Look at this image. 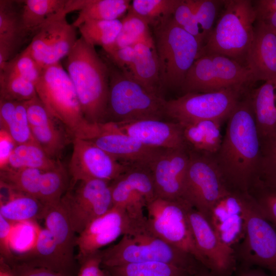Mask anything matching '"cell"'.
<instances>
[{"instance_id": "cell-1", "label": "cell", "mask_w": 276, "mask_h": 276, "mask_svg": "<svg viewBox=\"0 0 276 276\" xmlns=\"http://www.w3.org/2000/svg\"><path fill=\"white\" fill-rule=\"evenodd\" d=\"M214 156L231 189L249 193L257 185L261 142L249 94L240 100L229 116L221 146Z\"/></svg>"}, {"instance_id": "cell-2", "label": "cell", "mask_w": 276, "mask_h": 276, "mask_svg": "<svg viewBox=\"0 0 276 276\" xmlns=\"http://www.w3.org/2000/svg\"><path fill=\"white\" fill-rule=\"evenodd\" d=\"M64 63L85 119L91 124L105 123L109 83L105 59L80 37Z\"/></svg>"}, {"instance_id": "cell-3", "label": "cell", "mask_w": 276, "mask_h": 276, "mask_svg": "<svg viewBox=\"0 0 276 276\" xmlns=\"http://www.w3.org/2000/svg\"><path fill=\"white\" fill-rule=\"evenodd\" d=\"M35 86L48 111L72 139L89 140L97 134L99 124H91L84 118L73 83L60 62L43 68Z\"/></svg>"}, {"instance_id": "cell-4", "label": "cell", "mask_w": 276, "mask_h": 276, "mask_svg": "<svg viewBox=\"0 0 276 276\" xmlns=\"http://www.w3.org/2000/svg\"><path fill=\"white\" fill-rule=\"evenodd\" d=\"M102 267L160 262L183 268L195 274L203 266L191 254L166 243L145 225L124 235L116 244L101 250Z\"/></svg>"}, {"instance_id": "cell-5", "label": "cell", "mask_w": 276, "mask_h": 276, "mask_svg": "<svg viewBox=\"0 0 276 276\" xmlns=\"http://www.w3.org/2000/svg\"><path fill=\"white\" fill-rule=\"evenodd\" d=\"M109 94L105 122L124 123L166 117V101L126 75L106 57Z\"/></svg>"}, {"instance_id": "cell-6", "label": "cell", "mask_w": 276, "mask_h": 276, "mask_svg": "<svg viewBox=\"0 0 276 276\" xmlns=\"http://www.w3.org/2000/svg\"><path fill=\"white\" fill-rule=\"evenodd\" d=\"M225 9L199 51L198 58L219 54L240 63L253 40L256 16L252 1H225Z\"/></svg>"}, {"instance_id": "cell-7", "label": "cell", "mask_w": 276, "mask_h": 276, "mask_svg": "<svg viewBox=\"0 0 276 276\" xmlns=\"http://www.w3.org/2000/svg\"><path fill=\"white\" fill-rule=\"evenodd\" d=\"M153 33L161 90L180 89L201 46L195 37L176 24L172 16L154 26Z\"/></svg>"}, {"instance_id": "cell-8", "label": "cell", "mask_w": 276, "mask_h": 276, "mask_svg": "<svg viewBox=\"0 0 276 276\" xmlns=\"http://www.w3.org/2000/svg\"><path fill=\"white\" fill-rule=\"evenodd\" d=\"M182 199L208 220L215 203L231 190L214 155L189 149Z\"/></svg>"}, {"instance_id": "cell-9", "label": "cell", "mask_w": 276, "mask_h": 276, "mask_svg": "<svg viewBox=\"0 0 276 276\" xmlns=\"http://www.w3.org/2000/svg\"><path fill=\"white\" fill-rule=\"evenodd\" d=\"M191 206L183 199L156 197L147 204L146 226L154 236L194 257L203 266L188 218Z\"/></svg>"}, {"instance_id": "cell-10", "label": "cell", "mask_w": 276, "mask_h": 276, "mask_svg": "<svg viewBox=\"0 0 276 276\" xmlns=\"http://www.w3.org/2000/svg\"><path fill=\"white\" fill-rule=\"evenodd\" d=\"M254 82L250 72L238 61L219 54L197 58L188 71L180 89L183 94L208 93Z\"/></svg>"}, {"instance_id": "cell-11", "label": "cell", "mask_w": 276, "mask_h": 276, "mask_svg": "<svg viewBox=\"0 0 276 276\" xmlns=\"http://www.w3.org/2000/svg\"><path fill=\"white\" fill-rule=\"evenodd\" d=\"M246 233L234 249L243 267L256 265L276 276V229L261 212L249 193L245 200Z\"/></svg>"}, {"instance_id": "cell-12", "label": "cell", "mask_w": 276, "mask_h": 276, "mask_svg": "<svg viewBox=\"0 0 276 276\" xmlns=\"http://www.w3.org/2000/svg\"><path fill=\"white\" fill-rule=\"evenodd\" d=\"M245 93L235 87L208 93H189L169 101L166 116L181 125L205 120H227Z\"/></svg>"}, {"instance_id": "cell-13", "label": "cell", "mask_w": 276, "mask_h": 276, "mask_svg": "<svg viewBox=\"0 0 276 276\" xmlns=\"http://www.w3.org/2000/svg\"><path fill=\"white\" fill-rule=\"evenodd\" d=\"M110 183L99 179L70 182L60 202L76 233L113 206Z\"/></svg>"}, {"instance_id": "cell-14", "label": "cell", "mask_w": 276, "mask_h": 276, "mask_svg": "<svg viewBox=\"0 0 276 276\" xmlns=\"http://www.w3.org/2000/svg\"><path fill=\"white\" fill-rule=\"evenodd\" d=\"M67 14L64 10L49 17L26 47L42 69L66 57L78 39L77 28L68 22Z\"/></svg>"}, {"instance_id": "cell-15", "label": "cell", "mask_w": 276, "mask_h": 276, "mask_svg": "<svg viewBox=\"0 0 276 276\" xmlns=\"http://www.w3.org/2000/svg\"><path fill=\"white\" fill-rule=\"evenodd\" d=\"M113 206L125 210L131 219L143 223L147 204L156 197L150 170L144 166H129L110 183Z\"/></svg>"}, {"instance_id": "cell-16", "label": "cell", "mask_w": 276, "mask_h": 276, "mask_svg": "<svg viewBox=\"0 0 276 276\" xmlns=\"http://www.w3.org/2000/svg\"><path fill=\"white\" fill-rule=\"evenodd\" d=\"M72 142L73 149L68 169L71 183L89 179L111 182L130 166L119 162L89 140L75 137Z\"/></svg>"}, {"instance_id": "cell-17", "label": "cell", "mask_w": 276, "mask_h": 276, "mask_svg": "<svg viewBox=\"0 0 276 276\" xmlns=\"http://www.w3.org/2000/svg\"><path fill=\"white\" fill-rule=\"evenodd\" d=\"M146 223L134 221L125 210L113 206L90 222L76 238V245L78 249L77 259L79 263L119 237Z\"/></svg>"}, {"instance_id": "cell-18", "label": "cell", "mask_w": 276, "mask_h": 276, "mask_svg": "<svg viewBox=\"0 0 276 276\" xmlns=\"http://www.w3.org/2000/svg\"><path fill=\"white\" fill-rule=\"evenodd\" d=\"M187 214L204 267L218 276H230L236 269L237 260L234 250L220 241L209 221L198 211L190 206Z\"/></svg>"}, {"instance_id": "cell-19", "label": "cell", "mask_w": 276, "mask_h": 276, "mask_svg": "<svg viewBox=\"0 0 276 276\" xmlns=\"http://www.w3.org/2000/svg\"><path fill=\"white\" fill-rule=\"evenodd\" d=\"M248 193L231 190L213 206L208 219L220 241L234 250L245 235Z\"/></svg>"}, {"instance_id": "cell-20", "label": "cell", "mask_w": 276, "mask_h": 276, "mask_svg": "<svg viewBox=\"0 0 276 276\" xmlns=\"http://www.w3.org/2000/svg\"><path fill=\"white\" fill-rule=\"evenodd\" d=\"M89 141L119 162L130 166L149 167L162 150L144 145L124 132L112 122L100 123L98 133Z\"/></svg>"}, {"instance_id": "cell-21", "label": "cell", "mask_w": 276, "mask_h": 276, "mask_svg": "<svg viewBox=\"0 0 276 276\" xmlns=\"http://www.w3.org/2000/svg\"><path fill=\"white\" fill-rule=\"evenodd\" d=\"M190 161L188 149H162L149 165L156 197L182 199Z\"/></svg>"}, {"instance_id": "cell-22", "label": "cell", "mask_w": 276, "mask_h": 276, "mask_svg": "<svg viewBox=\"0 0 276 276\" xmlns=\"http://www.w3.org/2000/svg\"><path fill=\"white\" fill-rule=\"evenodd\" d=\"M116 124L124 132L147 147L189 149L183 137L182 126L177 122L144 120Z\"/></svg>"}, {"instance_id": "cell-23", "label": "cell", "mask_w": 276, "mask_h": 276, "mask_svg": "<svg viewBox=\"0 0 276 276\" xmlns=\"http://www.w3.org/2000/svg\"><path fill=\"white\" fill-rule=\"evenodd\" d=\"M32 135L37 144L51 157L59 159L68 142L38 96L24 102Z\"/></svg>"}, {"instance_id": "cell-24", "label": "cell", "mask_w": 276, "mask_h": 276, "mask_svg": "<svg viewBox=\"0 0 276 276\" xmlns=\"http://www.w3.org/2000/svg\"><path fill=\"white\" fill-rule=\"evenodd\" d=\"M245 60L254 82L276 78V33L263 21L255 24L253 40Z\"/></svg>"}, {"instance_id": "cell-25", "label": "cell", "mask_w": 276, "mask_h": 276, "mask_svg": "<svg viewBox=\"0 0 276 276\" xmlns=\"http://www.w3.org/2000/svg\"><path fill=\"white\" fill-rule=\"evenodd\" d=\"M29 35L21 19L18 1H0V70L15 55Z\"/></svg>"}, {"instance_id": "cell-26", "label": "cell", "mask_w": 276, "mask_h": 276, "mask_svg": "<svg viewBox=\"0 0 276 276\" xmlns=\"http://www.w3.org/2000/svg\"><path fill=\"white\" fill-rule=\"evenodd\" d=\"M133 47L134 58L127 76L149 91L162 95L159 64L153 36Z\"/></svg>"}, {"instance_id": "cell-27", "label": "cell", "mask_w": 276, "mask_h": 276, "mask_svg": "<svg viewBox=\"0 0 276 276\" xmlns=\"http://www.w3.org/2000/svg\"><path fill=\"white\" fill-rule=\"evenodd\" d=\"M43 219L45 227L52 234L60 255L74 272L75 267L74 250L77 237L68 215L61 202L46 206Z\"/></svg>"}, {"instance_id": "cell-28", "label": "cell", "mask_w": 276, "mask_h": 276, "mask_svg": "<svg viewBox=\"0 0 276 276\" xmlns=\"http://www.w3.org/2000/svg\"><path fill=\"white\" fill-rule=\"evenodd\" d=\"M10 262L45 268L73 276V272L60 255L52 234L45 227H41L36 244L32 250L15 256Z\"/></svg>"}, {"instance_id": "cell-29", "label": "cell", "mask_w": 276, "mask_h": 276, "mask_svg": "<svg viewBox=\"0 0 276 276\" xmlns=\"http://www.w3.org/2000/svg\"><path fill=\"white\" fill-rule=\"evenodd\" d=\"M261 141L276 135V78L265 81L249 94Z\"/></svg>"}, {"instance_id": "cell-30", "label": "cell", "mask_w": 276, "mask_h": 276, "mask_svg": "<svg viewBox=\"0 0 276 276\" xmlns=\"http://www.w3.org/2000/svg\"><path fill=\"white\" fill-rule=\"evenodd\" d=\"M131 1L129 0H67L65 11L67 14L79 11L72 24L77 27L89 20H113L126 14Z\"/></svg>"}, {"instance_id": "cell-31", "label": "cell", "mask_w": 276, "mask_h": 276, "mask_svg": "<svg viewBox=\"0 0 276 276\" xmlns=\"http://www.w3.org/2000/svg\"><path fill=\"white\" fill-rule=\"evenodd\" d=\"M223 122L205 120L181 125L185 142L189 150L214 155L223 139L221 126Z\"/></svg>"}, {"instance_id": "cell-32", "label": "cell", "mask_w": 276, "mask_h": 276, "mask_svg": "<svg viewBox=\"0 0 276 276\" xmlns=\"http://www.w3.org/2000/svg\"><path fill=\"white\" fill-rule=\"evenodd\" d=\"M8 197L0 201V215L12 222L36 221L43 219L46 205L31 196L18 193L7 188Z\"/></svg>"}, {"instance_id": "cell-33", "label": "cell", "mask_w": 276, "mask_h": 276, "mask_svg": "<svg viewBox=\"0 0 276 276\" xmlns=\"http://www.w3.org/2000/svg\"><path fill=\"white\" fill-rule=\"evenodd\" d=\"M0 125L1 129L7 131L17 145L35 142L24 102L0 99Z\"/></svg>"}, {"instance_id": "cell-34", "label": "cell", "mask_w": 276, "mask_h": 276, "mask_svg": "<svg viewBox=\"0 0 276 276\" xmlns=\"http://www.w3.org/2000/svg\"><path fill=\"white\" fill-rule=\"evenodd\" d=\"M23 27L31 35L38 30L51 16L65 9L67 0L18 1Z\"/></svg>"}, {"instance_id": "cell-35", "label": "cell", "mask_w": 276, "mask_h": 276, "mask_svg": "<svg viewBox=\"0 0 276 276\" xmlns=\"http://www.w3.org/2000/svg\"><path fill=\"white\" fill-rule=\"evenodd\" d=\"M60 162L49 156L36 142H31L16 145L6 167L46 171L56 168Z\"/></svg>"}, {"instance_id": "cell-36", "label": "cell", "mask_w": 276, "mask_h": 276, "mask_svg": "<svg viewBox=\"0 0 276 276\" xmlns=\"http://www.w3.org/2000/svg\"><path fill=\"white\" fill-rule=\"evenodd\" d=\"M122 28L121 20H86L78 29L81 37L88 44L102 47L104 52L109 50L114 43Z\"/></svg>"}, {"instance_id": "cell-37", "label": "cell", "mask_w": 276, "mask_h": 276, "mask_svg": "<svg viewBox=\"0 0 276 276\" xmlns=\"http://www.w3.org/2000/svg\"><path fill=\"white\" fill-rule=\"evenodd\" d=\"M69 176L68 170L61 162L56 168L42 172L38 199L46 206L59 203L69 188Z\"/></svg>"}, {"instance_id": "cell-38", "label": "cell", "mask_w": 276, "mask_h": 276, "mask_svg": "<svg viewBox=\"0 0 276 276\" xmlns=\"http://www.w3.org/2000/svg\"><path fill=\"white\" fill-rule=\"evenodd\" d=\"M43 171L32 168L0 170L1 187L38 199L40 180Z\"/></svg>"}, {"instance_id": "cell-39", "label": "cell", "mask_w": 276, "mask_h": 276, "mask_svg": "<svg viewBox=\"0 0 276 276\" xmlns=\"http://www.w3.org/2000/svg\"><path fill=\"white\" fill-rule=\"evenodd\" d=\"M103 268L113 276H194L195 275L183 268L160 262L128 264Z\"/></svg>"}, {"instance_id": "cell-40", "label": "cell", "mask_w": 276, "mask_h": 276, "mask_svg": "<svg viewBox=\"0 0 276 276\" xmlns=\"http://www.w3.org/2000/svg\"><path fill=\"white\" fill-rule=\"evenodd\" d=\"M121 22L122 28L114 43L105 53L132 46L139 41L152 36L149 29V22L137 15L128 11Z\"/></svg>"}, {"instance_id": "cell-41", "label": "cell", "mask_w": 276, "mask_h": 276, "mask_svg": "<svg viewBox=\"0 0 276 276\" xmlns=\"http://www.w3.org/2000/svg\"><path fill=\"white\" fill-rule=\"evenodd\" d=\"M182 0H133L128 11L147 20L153 26L172 16Z\"/></svg>"}, {"instance_id": "cell-42", "label": "cell", "mask_w": 276, "mask_h": 276, "mask_svg": "<svg viewBox=\"0 0 276 276\" xmlns=\"http://www.w3.org/2000/svg\"><path fill=\"white\" fill-rule=\"evenodd\" d=\"M37 96L35 84L11 72H0V99L19 102Z\"/></svg>"}, {"instance_id": "cell-43", "label": "cell", "mask_w": 276, "mask_h": 276, "mask_svg": "<svg viewBox=\"0 0 276 276\" xmlns=\"http://www.w3.org/2000/svg\"><path fill=\"white\" fill-rule=\"evenodd\" d=\"M40 229L36 221L13 222L10 240L12 252L18 256L32 250L36 244Z\"/></svg>"}, {"instance_id": "cell-44", "label": "cell", "mask_w": 276, "mask_h": 276, "mask_svg": "<svg viewBox=\"0 0 276 276\" xmlns=\"http://www.w3.org/2000/svg\"><path fill=\"white\" fill-rule=\"evenodd\" d=\"M261 168L258 181L253 189L257 187L276 188V135L261 141Z\"/></svg>"}, {"instance_id": "cell-45", "label": "cell", "mask_w": 276, "mask_h": 276, "mask_svg": "<svg viewBox=\"0 0 276 276\" xmlns=\"http://www.w3.org/2000/svg\"><path fill=\"white\" fill-rule=\"evenodd\" d=\"M42 69L26 48L22 52L10 60L0 70L14 73L36 85Z\"/></svg>"}, {"instance_id": "cell-46", "label": "cell", "mask_w": 276, "mask_h": 276, "mask_svg": "<svg viewBox=\"0 0 276 276\" xmlns=\"http://www.w3.org/2000/svg\"><path fill=\"white\" fill-rule=\"evenodd\" d=\"M222 2L192 0L195 19L203 40V44L213 30L218 7Z\"/></svg>"}, {"instance_id": "cell-47", "label": "cell", "mask_w": 276, "mask_h": 276, "mask_svg": "<svg viewBox=\"0 0 276 276\" xmlns=\"http://www.w3.org/2000/svg\"><path fill=\"white\" fill-rule=\"evenodd\" d=\"M172 17L175 24L195 37L202 47L203 40L195 19L192 0H182Z\"/></svg>"}, {"instance_id": "cell-48", "label": "cell", "mask_w": 276, "mask_h": 276, "mask_svg": "<svg viewBox=\"0 0 276 276\" xmlns=\"http://www.w3.org/2000/svg\"><path fill=\"white\" fill-rule=\"evenodd\" d=\"M249 193L263 214L276 227V188L257 187Z\"/></svg>"}, {"instance_id": "cell-49", "label": "cell", "mask_w": 276, "mask_h": 276, "mask_svg": "<svg viewBox=\"0 0 276 276\" xmlns=\"http://www.w3.org/2000/svg\"><path fill=\"white\" fill-rule=\"evenodd\" d=\"M106 54V58L123 73L126 75L129 74L135 55L133 45L118 49Z\"/></svg>"}, {"instance_id": "cell-50", "label": "cell", "mask_w": 276, "mask_h": 276, "mask_svg": "<svg viewBox=\"0 0 276 276\" xmlns=\"http://www.w3.org/2000/svg\"><path fill=\"white\" fill-rule=\"evenodd\" d=\"M7 265L13 276H68L47 268L22 263L10 262Z\"/></svg>"}, {"instance_id": "cell-51", "label": "cell", "mask_w": 276, "mask_h": 276, "mask_svg": "<svg viewBox=\"0 0 276 276\" xmlns=\"http://www.w3.org/2000/svg\"><path fill=\"white\" fill-rule=\"evenodd\" d=\"M13 222L0 215V252L1 259L6 263L11 262L14 255L10 247Z\"/></svg>"}, {"instance_id": "cell-52", "label": "cell", "mask_w": 276, "mask_h": 276, "mask_svg": "<svg viewBox=\"0 0 276 276\" xmlns=\"http://www.w3.org/2000/svg\"><path fill=\"white\" fill-rule=\"evenodd\" d=\"M80 264L77 276H102L101 250L87 257Z\"/></svg>"}, {"instance_id": "cell-53", "label": "cell", "mask_w": 276, "mask_h": 276, "mask_svg": "<svg viewBox=\"0 0 276 276\" xmlns=\"http://www.w3.org/2000/svg\"><path fill=\"white\" fill-rule=\"evenodd\" d=\"M17 144L6 130L0 129V170L6 168Z\"/></svg>"}, {"instance_id": "cell-54", "label": "cell", "mask_w": 276, "mask_h": 276, "mask_svg": "<svg viewBox=\"0 0 276 276\" xmlns=\"http://www.w3.org/2000/svg\"><path fill=\"white\" fill-rule=\"evenodd\" d=\"M257 21H263L276 12V0H259L254 1Z\"/></svg>"}, {"instance_id": "cell-55", "label": "cell", "mask_w": 276, "mask_h": 276, "mask_svg": "<svg viewBox=\"0 0 276 276\" xmlns=\"http://www.w3.org/2000/svg\"><path fill=\"white\" fill-rule=\"evenodd\" d=\"M236 276H274L268 274L263 270L259 269H252L250 267H243L240 269Z\"/></svg>"}, {"instance_id": "cell-56", "label": "cell", "mask_w": 276, "mask_h": 276, "mask_svg": "<svg viewBox=\"0 0 276 276\" xmlns=\"http://www.w3.org/2000/svg\"><path fill=\"white\" fill-rule=\"evenodd\" d=\"M261 21H263L269 28L276 33V12Z\"/></svg>"}, {"instance_id": "cell-57", "label": "cell", "mask_w": 276, "mask_h": 276, "mask_svg": "<svg viewBox=\"0 0 276 276\" xmlns=\"http://www.w3.org/2000/svg\"><path fill=\"white\" fill-rule=\"evenodd\" d=\"M194 276H218L205 267L202 268L200 271L196 273Z\"/></svg>"}, {"instance_id": "cell-58", "label": "cell", "mask_w": 276, "mask_h": 276, "mask_svg": "<svg viewBox=\"0 0 276 276\" xmlns=\"http://www.w3.org/2000/svg\"><path fill=\"white\" fill-rule=\"evenodd\" d=\"M2 265L1 266L0 276H13L9 270L8 267L2 262Z\"/></svg>"}, {"instance_id": "cell-59", "label": "cell", "mask_w": 276, "mask_h": 276, "mask_svg": "<svg viewBox=\"0 0 276 276\" xmlns=\"http://www.w3.org/2000/svg\"><path fill=\"white\" fill-rule=\"evenodd\" d=\"M102 276H113L104 268L102 269Z\"/></svg>"}]
</instances>
